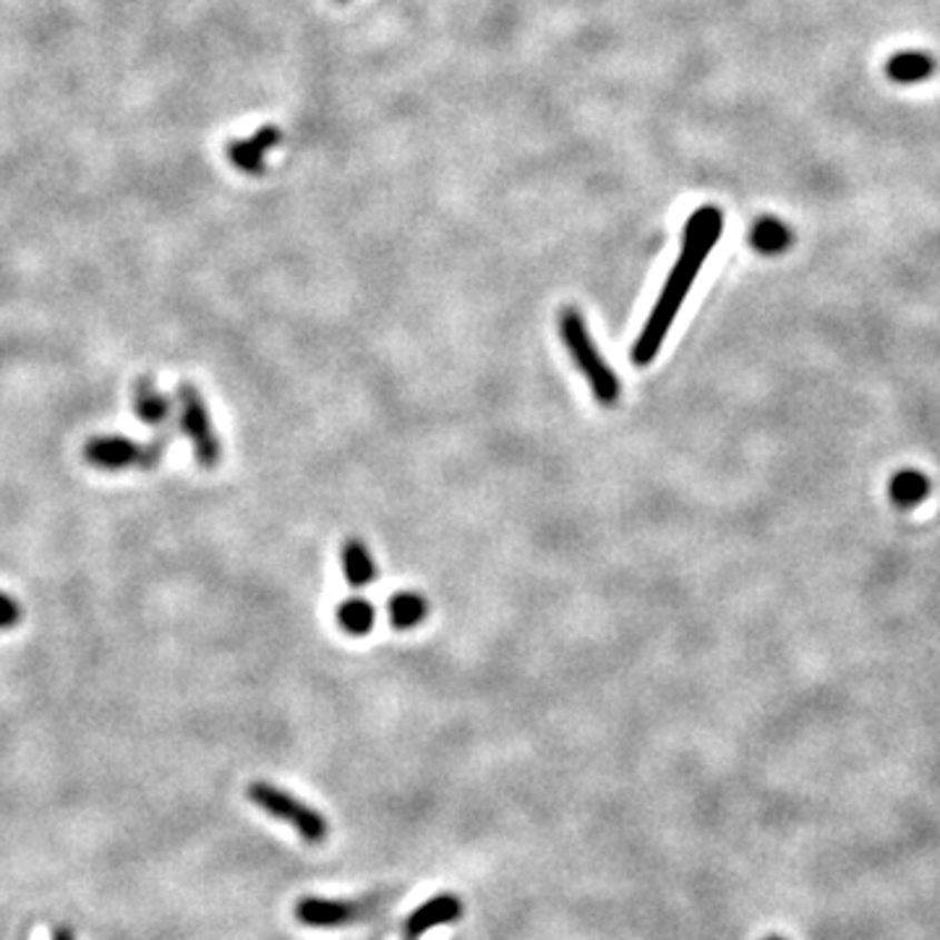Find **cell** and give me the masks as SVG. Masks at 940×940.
I'll return each mask as SVG.
<instances>
[{"label": "cell", "instance_id": "cell-18", "mask_svg": "<svg viewBox=\"0 0 940 940\" xmlns=\"http://www.w3.org/2000/svg\"><path fill=\"white\" fill-rule=\"evenodd\" d=\"M765 940H784V938H779V936H769Z\"/></svg>", "mask_w": 940, "mask_h": 940}, {"label": "cell", "instance_id": "cell-2", "mask_svg": "<svg viewBox=\"0 0 940 940\" xmlns=\"http://www.w3.org/2000/svg\"><path fill=\"white\" fill-rule=\"evenodd\" d=\"M560 335L562 343L567 345L570 356H573L577 372L585 376L588 382L593 397H596L598 405L604 408H612L620 400L622 385L616 379L614 368L606 364L604 356H601L598 345L593 343L588 321L581 314V308L564 306L560 311Z\"/></svg>", "mask_w": 940, "mask_h": 940}, {"label": "cell", "instance_id": "cell-14", "mask_svg": "<svg viewBox=\"0 0 940 940\" xmlns=\"http://www.w3.org/2000/svg\"><path fill=\"white\" fill-rule=\"evenodd\" d=\"M376 622V608L368 598L353 596L345 598L340 606H337V624H340L343 633L364 637L374 630Z\"/></svg>", "mask_w": 940, "mask_h": 940}, {"label": "cell", "instance_id": "cell-8", "mask_svg": "<svg viewBox=\"0 0 940 940\" xmlns=\"http://www.w3.org/2000/svg\"><path fill=\"white\" fill-rule=\"evenodd\" d=\"M277 141H280V129H277V126H265V129H259L251 139L230 141L228 160L236 165L240 172L261 176V172H265V155Z\"/></svg>", "mask_w": 940, "mask_h": 940}, {"label": "cell", "instance_id": "cell-15", "mask_svg": "<svg viewBox=\"0 0 940 940\" xmlns=\"http://www.w3.org/2000/svg\"><path fill=\"white\" fill-rule=\"evenodd\" d=\"M930 494V481L920 471H899L889 484V496L897 507H917Z\"/></svg>", "mask_w": 940, "mask_h": 940}, {"label": "cell", "instance_id": "cell-4", "mask_svg": "<svg viewBox=\"0 0 940 940\" xmlns=\"http://www.w3.org/2000/svg\"><path fill=\"white\" fill-rule=\"evenodd\" d=\"M246 796L257 804V808L265 810L267 815L293 825L306 844H325L327 841L329 825L325 815H321L319 810L308 808L306 802L296 800V796L285 792V789L269 784V781H254V784H248Z\"/></svg>", "mask_w": 940, "mask_h": 940}, {"label": "cell", "instance_id": "cell-1", "mask_svg": "<svg viewBox=\"0 0 940 940\" xmlns=\"http://www.w3.org/2000/svg\"><path fill=\"white\" fill-rule=\"evenodd\" d=\"M721 232H724V215H721L719 207H701L690 217L687 225H684L680 259H676L674 269L669 273L656 306H653L643 333L637 335L633 345L635 366H649L651 360L656 358L661 345H664V337L674 325L676 314H680L684 298H687L690 288H693V283L697 280V273L703 269L705 259L711 257L713 246L719 244Z\"/></svg>", "mask_w": 940, "mask_h": 940}, {"label": "cell", "instance_id": "cell-16", "mask_svg": "<svg viewBox=\"0 0 940 940\" xmlns=\"http://www.w3.org/2000/svg\"><path fill=\"white\" fill-rule=\"evenodd\" d=\"M21 620H24V608L19 601L0 591V633H9Z\"/></svg>", "mask_w": 940, "mask_h": 940}, {"label": "cell", "instance_id": "cell-10", "mask_svg": "<svg viewBox=\"0 0 940 940\" xmlns=\"http://www.w3.org/2000/svg\"><path fill=\"white\" fill-rule=\"evenodd\" d=\"M340 560H343V575L353 591L366 588V585L374 583L376 575H379L372 552H368V546L360 538L345 541Z\"/></svg>", "mask_w": 940, "mask_h": 940}, {"label": "cell", "instance_id": "cell-12", "mask_svg": "<svg viewBox=\"0 0 940 940\" xmlns=\"http://www.w3.org/2000/svg\"><path fill=\"white\" fill-rule=\"evenodd\" d=\"M885 73H889V79L897 81V85H917V81L930 79L932 73H936V60H932L928 52L920 50L897 52V56H891L889 63H885Z\"/></svg>", "mask_w": 940, "mask_h": 940}, {"label": "cell", "instance_id": "cell-3", "mask_svg": "<svg viewBox=\"0 0 940 940\" xmlns=\"http://www.w3.org/2000/svg\"><path fill=\"white\" fill-rule=\"evenodd\" d=\"M170 445V436L160 434L155 442L139 445L137 439L123 434H97L89 436L81 447V457L89 468L118 473V471H152L162 461L165 449Z\"/></svg>", "mask_w": 940, "mask_h": 940}, {"label": "cell", "instance_id": "cell-9", "mask_svg": "<svg viewBox=\"0 0 940 940\" xmlns=\"http://www.w3.org/2000/svg\"><path fill=\"white\" fill-rule=\"evenodd\" d=\"M133 413L145 426L162 428L172 418V397L157 389L152 376H141L133 385Z\"/></svg>", "mask_w": 940, "mask_h": 940}, {"label": "cell", "instance_id": "cell-5", "mask_svg": "<svg viewBox=\"0 0 940 940\" xmlns=\"http://www.w3.org/2000/svg\"><path fill=\"white\" fill-rule=\"evenodd\" d=\"M178 426L180 432L186 434V439L191 442V449H194V457H197V463L201 465L205 471H212L220 465L222 461V445H220V436L215 432V424H212V416H209V408L205 403V397L194 385H184L178 387Z\"/></svg>", "mask_w": 940, "mask_h": 940}, {"label": "cell", "instance_id": "cell-11", "mask_svg": "<svg viewBox=\"0 0 940 940\" xmlns=\"http://www.w3.org/2000/svg\"><path fill=\"white\" fill-rule=\"evenodd\" d=\"M792 230H789L786 222H781L779 217H761L750 228V246L755 248L763 257H776V254H784L789 246H792Z\"/></svg>", "mask_w": 940, "mask_h": 940}, {"label": "cell", "instance_id": "cell-6", "mask_svg": "<svg viewBox=\"0 0 940 940\" xmlns=\"http://www.w3.org/2000/svg\"><path fill=\"white\" fill-rule=\"evenodd\" d=\"M366 914L364 904L343 899H319V897H304L296 904V920L306 928H345V924L358 922Z\"/></svg>", "mask_w": 940, "mask_h": 940}, {"label": "cell", "instance_id": "cell-13", "mask_svg": "<svg viewBox=\"0 0 940 940\" xmlns=\"http://www.w3.org/2000/svg\"><path fill=\"white\" fill-rule=\"evenodd\" d=\"M387 616L395 630H413L428 616V601L420 593L403 591L387 601Z\"/></svg>", "mask_w": 940, "mask_h": 940}, {"label": "cell", "instance_id": "cell-7", "mask_svg": "<svg viewBox=\"0 0 940 940\" xmlns=\"http://www.w3.org/2000/svg\"><path fill=\"white\" fill-rule=\"evenodd\" d=\"M461 914L463 901L455 893H436L426 904H420L408 914V920L403 924V940H418L424 932L439 928V924L455 922Z\"/></svg>", "mask_w": 940, "mask_h": 940}, {"label": "cell", "instance_id": "cell-17", "mask_svg": "<svg viewBox=\"0 0 940 940\" xmlns=\"http://www.w3.org/2000/svg\"><path fill=\"white\" fill-rule=\"evenodd\" d=\"M52 940H77V936H73L71 928H58L52 932Z\"/></svg>", "mask_w": 940, "mask_h": 940}]
</instances>
